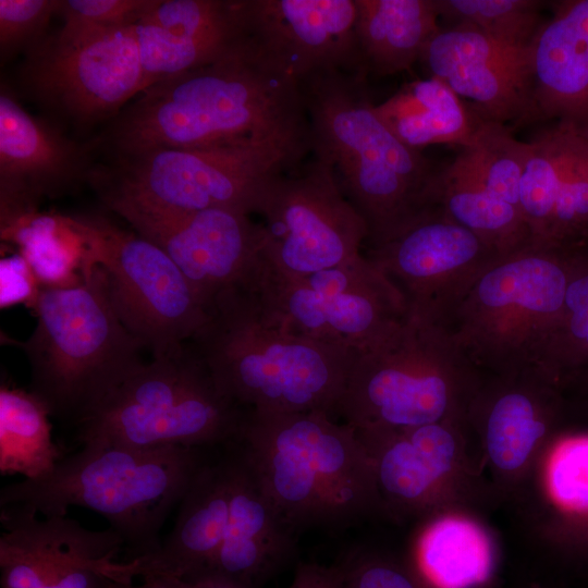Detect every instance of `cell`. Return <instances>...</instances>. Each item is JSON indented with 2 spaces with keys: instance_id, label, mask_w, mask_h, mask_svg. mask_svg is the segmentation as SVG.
I'll use <instances>...</instances> for the list:
<instances>
[{
  "instance_id": "obj_1",
  "label": "cell",
  "mask_w": 588,
  "mask_h": 588,
  "mask_svg": "<svg viewBox=\"0 0 588 588\" xmlns=\"http://www.w3.org/2000/svg\"><path fill=\"white\" fill-rule=\"evenodd\" d=\"M106 144L113 158L235 144L311 150L299 83L245 35L217 60L142 90L113 119Z\"/></svg>"
},
{
  "instance_id": "obj_13",
  "label": "cell",
  "mask_w": 588,
  "mask_h": 588,
  "mask_svg": "<svg viewBox=\"0 0 588 588\" xmlns=\"http://www.w3.org/2000/svg\"><path fill=\"white\" fill-rule=\"evenodd\" d=\"M254 213L261 218L265 261L292 275L345 264L362 254L368 237L331 167L315 155L270 180Z\"/></svg>"
},
{
  "instance_id": "obj_18",
  "label": "cell",
  "mask_w": 588,
  "mask_h": 588,
  "mask_svg": "<svg viewBox=\"0 0 588 588\" xmlns=\"http://www.w3.org/2000/svg\"><path fill=\"white\" fill-rule=\"evenodd\" d=\"M245 36L298 83L341 72L367 77L355 0H240Z\"/></svg>"
},
{
  "instance_id": "obj_16",
  "label": "cell",
  "mask_w": 588,
  "mask_h": 588,
  "mask_svg": "<svg viewBox=\"0 0 588 588\" xmlns=\"http://www.w3.org/2000/svg\"><path fill=\"white\" fill-rule=\"evenodd\" d=\"M501 254L438 205L366 257L404 294L408 311L443 323L478 275Z\"/></svg>"
},
{
  "instance_id": "obj_2",
  "label": "cell",
  "mask_w": 588,
  "mask_h": 588,
  "mask_svg": "<svg viewBox=\"0 0 588 588\" xmlns=\"http://www.w3.org/2000/svg\"><path fill=\"white\" fill-rule=\"evenodd\" d=\"M315 156L332 169L381 243L437 207L443 167L403 143L377 112L366 77L322 73L299 82Z\"/></svg>"
},
{
  "instance_id": "obj_32",
  "label": "cell",
  "mask_w": 588,
  "mask_h": 588,
  "mask_svg": "<svg viewBox=\"0 0 588 588\" xmlns=\"http://www.w3.org/2000/svg\"><path fill=\"white\" fill-rule=\"evenodd\" d=\"M550 424V411L530 390L511 387L501 391L485 418L486 448L494 467L519 469L547 436Z\"/></svg>"
},
{
  "instance_id": "obj_29",
  "label": "cell",
  "mask_w": 588,
  "mask_h": 588,
  "mask_svg": "<svg viewBox=\"0 0 588 588\" xmlns=\"http://www.w3.org/2000/svg\"><path fill=\"white\" fill-rule=\"evenodd\" d=\"M422 580L434 588H474L493 567L490 542L473 522L445 517L430 524L416 548Z\"/></svg>"
},
{
  "instance_id": "obj_19",
  "label": "cell",
  "mask_w": 588,
  "mask_h": 588,
  "mask_svg": "<svg viewBox=\"0 0 588 588\" xmlns=\"http://www.w3.org/2000/svg\"><path fill=\"white\" fill-rule=\"evenodd\" d=\"M419 62L483 121L505 126L535 122L531 50L499 42L478 29L453 24L431 38Z\"/></svg>"
},
{
  "instance_id": "obj_6",
  "label": "cell",
  "mask_w": 588,
  "mask_h": 588,
  "mask_svg": "<svg viewBox=\"0 0 588 588\" xmlns=\"http://www.w3.org/2000/svg\"><path fill=\"white\" fill-rule=\"evenodd\" d=\"M36 326L21 343L30 391L52 416L78 424L145 363L142 343L120 320L97 267L71 287H41Z\"/></svg>"
},
{
  "instance_id": "obj_35",
  "label": "cell",
  "mask_w": 588,
  "mask_h": 588,
  "mask_svg": "<svg viewBox=\"0 0 588 588\" xmlns=\"http://www.w3.org/2000/svg\"><path fill=\"white\" fill-rule=\"evenodd\" d=\"M440 19L471 26L507 46L529 48L543 24L538 0H434Z\"/></svg>"
},
{
  "instance_id": "obj_21",
  "label": "cell",
  "mask_w": 588,
  "mask_h": 588,
  "mask_svg": "<svg viewBox=\"0 0 588 588\" xmlns=\"http://www.w3.org/2000/svg\"><path fill=\"white\" fill-rule=\"evenodd\" d=\"M224 461L229 513L208 573L241 588H260L292 558L298 534L265 493L238 446Z\"/></svg>"
},
{
  "instance_id": "obj_25",
  "label": "cell",
  "mask_w": 588,
  "mask_h": 588,
  "mask_svg": "<svg viewBox=\"0 0 588 588\" xmlns=\"http://www.w3.org/2000/svg\"><path fill=\"white\" fill-rule=\"evenodd\" d=\"M355 2L356 37L367 75L408 70L441 28L434 0Z\"/></svg>"
},
{
  "instance_id": "obj_10",
  "label": "cell",
  "mask_w": 588,
  "mask_h": 588,
  "mask_svg": "<svg viewBox=\"0 0 588 588\" xmlns=\"http://www.w3.org/2000/svg\"><path fill=\"white\" fill-rule=\"evenodd\" d=\"M466 360L445 324L408 311L383 339L356 354L336 412L355 430L450 419Z\"/></svg>"
},
{
  "instance_id": "obj_22",
  "label": "cell",
  "mask_w": 588,
  "mask_h": 588,
  "mask_svg": "<svg viewBox=\"0 0 588 588\" xmlns=\"http://www.w3.org/2000/svg\"><path fill=\"white\" fill-rule=\"evenodd\" d=\"M551 3L530 46L535 122L588 131V0Z\"/></svg>"
},
{
  "instance_id": "obj_44",
  "label": "cell",
  "mask_w": 588,
  "mask_h": 588,
  "mask_svg": "<svg viewBox=\"0 0 588 588\" xmlns=\"http://www.w3.org/2000/svg\"><path fill=\"white\" fill-rule=\"evenodd\" d=\"M575 534L574 540H571L580 552L588 555V520L583 523L579 522L576 530H573Z\"/></svg>"
},
{
  "instance_id": "obj_45",
  "label": "cell",
  "mask_w": 588,
  "mask_h": 588,
  "mask_svg": "<svg viewBox=\"0 0 588 588\" xmlns=\"http://www.w3.org/2000/svg\"><path fill=\"white\" fill-rule=\"evenodd\" d=\"M139 588H173L172 585L164 580L149 579L143 580Z\"/></svg>"
},
{
  "instance_id": "obj_30",
  "label": "cell",
  "mask_w": 588,
  "mask_h": 588,
  "mask_svg": "<svg viewBox=\"0 0 588 588\" xmlns=\"http://www.w3.org/2000/svg\"><path fill=\"white\" fill-rule=\"evenodd\" d=\"M587 132L553 123L527 142L519 210L530 241L535 244L549 247L548 237L563 181L571 159Z\"/></svg>"
},
{
  "instance_id": "obj_36",
  "label": "cell",
  "mask_w": 588,
  "mask_h": 588,
  "mask_svg": "<svg viewBox=\"0 0 588 588\" xmlns=\"http://www.w3.org/2000/svg\"><path fill=\"white\" fill-rule=\"evenodd\" d=\"M134 33L144 75V89L163 78L217 60L244 37L183 38L144 23H136Z\"/></svg>"
},
{
  "instance_id": "obj_15",
  "label": "cell",
  "mask_w": 588,
  "mask_h": 588,
  "mask_svg": "<svg viewBox=\"0 0 588 588\" xmlns=\"http://www.w3.org/2000/svg\"><path fill=\"white\" fill-rule=\"evenodd\" d=\"M1 588H113L134 583L132 564L112 528L90 530L65 516L1 507Z\"/></svg>"
},
{
  "instance_id": "obj_12",
  "label": "cell",
  "mask_w": 588,
  "mask_h": 588,
  "mask_svg": "<svg viewBox=\"0 0 588 588\" xmlns=\"http://www.w3.org/2000/svg\"><path fill=\"white\" fill-rule=\"evenodd\" d=\"M252 292L281 328L356 353L373 345L408 314L402 291L370 259L305 275L264 265Z\"/></svg>"
},
{
  "instance_id": "obj_26",
  "label": "cell",
  "mask_w": 588,
  "mask_h": 588,
  "mask_svg": "<svg viewBox=\"0 0 588 588\" xmlns=\"http://www.w3.org/2000/svg\"><path fill=\"white\" fill-rule=\"evenodd\" d=\"M377 112L407 146L467 145L483 120L442 81L436 77L404 85L380 105Z\"/></svg>"
},
{
  "instance_id": "obj_43",
  "label": "cell",
  "mask_w": 588,
  "mask_h": 588,
  "mask_svg": "<svg viewBox=\"0 0 588 588\" xmlns=\"http://www.w3.org/2000/svg\"><path fill=\"white\" fill-rule=\"evenodd\" d=\"M173 588H241L212 573H206L187 581H169Z\"/></svg>"
},
{
  "instance_id": "obj_8",
  "label": "cell",
  "mask_w": 588,
  "mask_h": 588,
  "mask_svg": "<svg viewBox=\"0 0 588 588\" xmlns=\"http://www.w3.org/2000/svg\"><path fill=\"white\" fill-rule=\"evenodd\" d=\"M587 247L529 241L493 260L444 322L467 358L507 367L534 364Z\"/></svg>"
},
{
  "instance_id": "obj_23",
  "label": "cell",
  "mask_w": 588,
  "mask_h": 588,
  "mask_svg": "<svg viewBox=\"0 0 588 588\" xmlns=\"http://www.w3.org/2000/svg\"><path fill=\"white\" fill-rule=\"evenodd\" d=\"M228 513L225 461L205 463L182 498L172 530L159 548L131 561L135 578L187 581L208 573L223 538Z\"/></svg>"
},
{
  "instance_id": "obj_7",
  "label": "cell",
  "mask_w": 588,
  "mask_h": 588,
  "mask_svg": "<svg viewBox=\"0 0 588 588\" xmlns=\"http://www.w3.org/2000/svg\"><path fill=\"white\" fill-rule=\"evenodd\" d=\"M310 150L279 144L154 149L113 158L88 180L113 212L231 209L252 215L267 183Z\"/></svg>"
},
{
  "instance_id": "obj_39",
  "label": "cell",
  "mask_w": 588,
  "mask_h": 588,
  "mask_svg": "<svg viewBox=\"0 0 588 588\" xmlns=\"http://www.w3.org/2000/svg\"><path fill=\"white\" fill-rule=\"evenodd\" d=\"M340 588H426L400 564L364 550H354L335 564Z\"/></svg>"
},
{
  "instance_id": "obj_28",
  "label": "cell",
  "mask_w": 588,
  "mask_h": 588,
  "mask_svg": "<svg viewBox=\"0 0 588 588\" xmlns=\"http://www.w3.org/2000/svg\"><path fill=\"white\" fill-rule=\"evenodd\" d=\"M51 412L30 390L0 388V473L36 480L63 457L52 440Z\"/></svg>"
},
{
  "instance_id": "obj_41",
  "label": "cell",
  "mask_w": 588,
  "mask_h": 588,
  "mask_svg": "<svg viewBox=\"0 0 588 588\" xmlns=\"http://www.w3.org/2000/svg\"><path fill=\"white\" fill-rule=\"evenodd\" d=\"M41 286L32 268L19 254L1 259V307L27 303L33 307Z\"/></svg>"
},
{
  "instance_id": "obj_27",
  "label": "cell",
  "mask_w": 588,
  "mask_h": 588,
  "mask_svg": "<svg viewBox=\"0 0 588 588\" xmlns=\"http://www.w3.org/2000/svg\"><path fill=\"white\" fill-rule=\"evenodd\" d=\"M1 238L15 244L41 287H71L83 282L86 245L72 216L21 211L0 218Z\"/></svg>"
},
{
  "instance_id": "obj_33",
  "label": "cell",
  "mask_w": 588,
  "mask_h": 588,
  "mask_svg": "<svg viewBox=\"0 0 588 588\" xmlns=\"http://www.w3.org/2000/svg\"><path fill=\"white\" fill-rule=\"evenodd\" d=\"M527 154V142L516 139L511 127L483 121L471 140L460 148L455 160L492 194L519 210Z\"/></svg>"
},
{
  "instance_id": "obj_40",
  "label": "cell",
  "mask_w": 588,
  "mask_h": 588,
  "mask_svg": "<svg viewBox=\"0 0 588 588\" xmlns=\"http://www.w3.org/2000/svg\"><path fill=\"white\" fill-rule=\"evenodd\" d=\"M155 0H62L64 27L110 29L138 23Z\"/></svg>"
},
{
  "instance_id": "obj_34",
  "label": "cell",
  "mask_w": 588,
  "mask_h": 588,
  "mask_svg": "<svg viewBox=\"0 0 588 588\" xmlns=\"http://www.w3.org/2000/svg\"><path fill=\"white\" fill-rule=\"evenodd\" d=\"M534 364L551 377L588 365V247L567 285L561 311L539 347Z\"/></svg>"
},
{
  "instance_id": "obj_38",
  "label": "cell",
  "mask_w": 588,
  "mask_h": 588,
  "mask_svg": "<svg viewBox=\"0 0 588 588\" xmlns=\"http://www.w3.org/2000/svg\"><path fill=\"white\" fill-rule=\"evenodd\" d=\"M61 7L62 0H0L1 58L24 48L29 51L44 40L51 17Z\"/></svg>"
},
{
  "instance_id": "obj_11",
  "label": "cell",
  "mask_w": 588,
  "mask_h": 588,
  "mask_svg": "<svg viewBox=\"0 0 588 588\" xmlns=\"http://www.w3.org/2000/svg\"><path fill=\"white\" fill-rule=\"evenodd\" d=\"M72 218L86 245L83 271H101L110 303L130 333L152 358L183 353L208 313L174 261L102 216Z\"/></svg>"
},
{
  "instance_id": "obj_17",
  "label": "cell",
  "mask_w": 588,
  "mask_h": 588,
  "mask_svg": "<svg viewBox=\"0 0 588 588\" xmlns=\"http://www.w3.org/2000/svg\"><path fill=\"white\" fill-rule=\"evenodd\" d=\"M179 267L206 309L220 295L252 291L264 265L262 231L231 209L150 213L117 210Z\"/></svg>"
},
{
  "instance_id": "obj_31",
  "label": "cell",
  "mask_w": 588,
  "mask_h": 588,
  "mask_svg": "<svg viewBox=\"0 0 588 588\" xmlns=\"http://www.w3.org/2000/svg\"><path fill=\"white\" fill-rule=\"evenodd\" d=\"M438 203L501 255L530 241L519 210L492 194L455 159L442 169Z\"/></svg>"
},
{
  "instance_id": "obj_37",
  "label": "cell",
  "mask_w": 588,
  "mask_h": 588,
  "mask_svg": "<svg viewBox=\"0 0 588 588\" xmlns=\"http://www.w3.org/2000/svg\"><path fill=\"white\" fill-rule=\"evenodd\" d=\"M548 483L561 506L588 515V436L572 437L555 446L548 465Z\"/></svg>"
},
{
  "instance_id": "obj_42",
  "label": "cell",
  "mask_w": 588,
  "mask_h": 588,
  "mask_svg": "<svg viewBox=\"0 0 588 588\" xmlns=\"http://www.w3.org/2000/svg\"><path fill=\"white\" fill-rule=\"evenodd\" d=\"M287 588H340L336 566L301 563Z\"/></svg>"
},
{
  "instance_id": "obj_46",
  "label": "cell",
  "mask_w": 588,
  "mask_h": 588,
  "mask_svg": "<svg viewBox=\"0 0 588 588\" xmlns=\"http://www.w3.org/2000/svg\"><path fill=\"white\" fill-rule=\"evenodd\" d=\"M113 588H139V585H134V583H132V584H118Z\"/></svg>"
},
{
  "instance_id": "obj_20",
  "label": "cell",
  "mask_w": 588,
  "mask_h": 588,
  "mask_svg": "<svg viewBox=\"0 0 588 588\" xmlns=\"http://www.w3.org/2000/svg\"><path fill=\"white\" fill-rule=\"evenodd\" d=\"M90 171L83 147L1 86L0 217L37 209L42 198L65 193Z\"/></svg>"
},
{
  "instance_id": "obj_24",
  "label": "cell",
  "mask_w": 588,
  "mask_h": 588,
  "mask_svg": "<svg viewBox=\"0 0 588 588\" xmlns=\"http://www.w3.org/2000/svg\"><path fill=\"white\" fill-rule=\"evenodd\" d=\"M356 432L371 460L380 502L396 510L425 507L455 460L450 419L407 429Z\"/></svg>"
},
{
  "instance_id": "obj_9",
  "label": "cell",
  "mask_w": 588,
  "mask_h": 588,
  "mask_svg": "<svg viewBox=\"0 0 588 588\" xmlns=\"http://www.w3.org/2000/svg\"><path fill=\"white\" fill-rule=\"evenodd\" d=\"M243 414L187 346L145 363L77 424V437L82 445L199 449L234 441Z\"/></svg>"
},
{
  "instance_id": "obj_14",
  "label": "cell",
  "mask_w": 588,
  "mask_h": 588,
  "mask_svg": "<svg viewBox=\"0 0 588 588\" xmlns=\"http://www.w3.org/2000/svg\"><path fill=\"white\" fill-rule=\"evenodd\" d=\"M21 77L35 100L75 126L115 118L144 89L134 25L62 26L28 51Z\"/></svg>"
},
{
  "instance_id": "obj_5",
  "label": "cell",
  "mask_w": 588,
  "mask_h": 588,
  "mask_svg": "<svg viewBox=\"0 0 588 588\" xmlns=\"http://www.w3.org/2000/svg\"><path fill=\"white\" fill-rule=\"evenodd\" d=\"M198 450L84 444L49 475L3 487L0 506L44 517L89 509L122 537L128 561L140 559L159 548L161 528L206 463Z\"/></svg>"
},
{
  "instance_id": "obj_3",
  "label": "cell",
  "mask_w": 588,
  "mask_h": 588,
  "mask_svg": "<svg viewBox=\"0 0 588 588\" xmlns=\"http://www.w3.org/2000/svg\"><path fill=\"white\" fill-rule=\"evenodd\" d=\"M207 313L191 347L223 396L244 411L336 412L356 352L281 328L248 290Z\"/></svg>"
},
{
  "instance_id": "obj_4",
  "label": "cell",
  "mask_w": 588,
  "mask_h": 588,
  "mask_svg": "<svg viewBox=\"0 0 588 588\" xmlns=\"http://www.w3.org/2000/svg\"><path fill=\"white\" fill-rule=\"evenodd\" d=\"M234 441L297 534L313 526H345L381 504L356 430L328 413L244 411Z\"/></svg>"
}]
</instances>
